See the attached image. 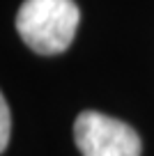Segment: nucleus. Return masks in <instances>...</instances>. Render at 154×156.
I'll return each instance as SVG.
<instances>
[{
	"label": "nucleus",
	"mask_w": 154,
	"mask_h": 156,
	"mask_svg": "<svg viewBox=\"0 0 154 156\" xmlns=\"http://www.w3.org/2000/svg\"><path fill=\"white\" fill-rule=\"evenodd\" d=\"M78 19L74 0H25L16 14V30L35 53L58 55L74 41Z\"/></svg>",
	"instance_id": "1"
},
{
	"label": "nucleus",
	"mask_w": 154,
	"mask_h": 156,
	"mask_svg": "<svg viewBox=\"0 0 154 156\" xmlns=\"http://www.w3.org/2000/svg\"><path fill=\"white\" fill-rule=\"evenodd\" d=\"M74 140L83 156H140V136L111 115L83 110L74 122Z\"/></svg>",
	"instance_id": "2"
},
{
	"label": "nucleus",
	"mask_w": 154,
	"mask_h": 156,
	"mask_svg": "<svg viewBox=\"0 0 154 156\" xmlns=\"http://www.w3.org/2000/svg\"><path fill=\"white\" fill-rule=\"evenodd\" d=\"M9 133H12V115H9V106H7L5 97L0 92V154L7 149Z\"/></svg>",
	"instance_id": "3"
}]
</instances>
